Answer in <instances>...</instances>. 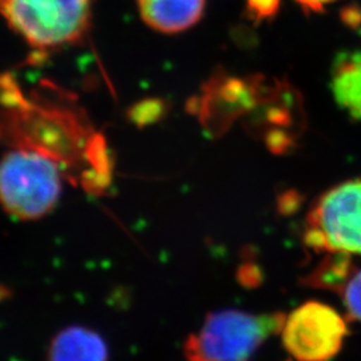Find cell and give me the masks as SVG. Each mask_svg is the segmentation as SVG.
Returning a JSON list of instances; mask_svg holds the SVG:
<instances>
[{
  "label": "cell",
  "instance_id": "cell-8",
  "mask_svg": "<svg viewBox=\"0 0 361 361\" xmlns=\"http://www.w3.org/2000/svg\"><path fill=\"white\" fill-rule=\"evenodd\" d=\"M331 87L338 107L353 121L361 122V51L337 55L332 66Z\"/></svg>",
  "mask_w": 361,
  "mask_h": 361
},
{
  "label": "cell",
  "instance_id": "cell-11",
  "mask_svg": "<svg viewBox=\"0 0 361 361\" xmlns=\"http://www.w3.org/2000/svg\"><path fill=\"white\" fill-rule=\"evenodd\" d=\"M246 13L256 22L268 20L279 13L281 0H245Z\"/></svg>",
  "mask_w": 361,
  "mask_h": 361
},
{
  "label": "cell",
  "instance_id": "cell-12",
  "mask_svg": "<svg viewBox=\"0 0 361 361\" xmlns=\"http://www.w3.org/2000/svg\"><path fill=\"white\" fill-rule=\"evenodd\" d=\"M335 1L336 0H296L297 4L305 13H324L325 7Z\"/></svg>",
  "mask_w": 361,
  "mask_h": 361
},
{
  "label": "cell",
  "instance_id": "cell-4",
  "mask_svg": "<svg viewBox=\"0 0 361 361\" xmlns=\"http://www.w3.org/2000/svg\"><path fill=\"white\" fill-rule=\"evenodd\" d=\"M304 240L317 253L361 256V178L338 183L316 200Z\"/></svg>",
  "mask_w": 361,
  "mask_h": 361
},
{
  "label": "cell",
  "instance_id": "cell-9",
  "mask_svg": "<svg viewBox=\"0 0 361 361\" xmlns=\"http://www.w3.org/2000/svg\"><path fill=\"white\" fill-rule=\"evenodd\" d=\"M326 256L304 277V284L316 289L340 293L355 271L352 256L345 253H325Z\"/></svg>",
  "mask_w": 361,
  "mask_h": 361
},
{
  "label": "cell",
  "instance_id": "cell-7",
  "mask_svg": "<svg viewBox=\"0 0 361 361\" xmlns=\"http://www.w3.org/2000/svg\"><path fill=\"white\" fill-rule=\"evenodd\" d=\"M104 337L83 325H70L52 337L47 361H109Z\"/></svg>",
  "mask_w": 361,
  "mask_h": 361
},
{
  "label": "cell",
  "instance_id": "cell-6",
  "mask_svg": "<svg viewBox=\"0 0 361 361\" xmlns=\"http://www.w3.org/2000/svg\"><path fill=\"white\" fill-rule=\"evenodd\" d=\"M207 0H137L143 22L158 32L178 34L195 26Z\"/></svg>",
  "mask_w": 361,
  "mask_h": 361
},
{
  "label": "cell",
  "instance_id": "cell-3",
  "mask_svg": "<svg viewBox=\"0 0 361 361\" xmlns=\"http://www.w3.org/2000/svg\"><path fill=\"white\" fill-rule=\"evenodd\" d=\"M95 0H0V16L28 46L56 50L89 32Z\"/></svg>",
  "mask_w": 361,
  "mask_h": 361
},
{
  "label": "cell",
  "instance_id": "cell-1",
  "mask_svg": "<svg viewBox=\"0 0 361 361\" xmlns=\"http://www.w3.org/2000/svg\"><path fill=\"white\" fill-rule=\"evenodd\" d=\"M285 313L222 310L209 313L186 337V361H252L271 336L281 332Z\"/></svg>",
  "mask_w": 361,
  "mask_h": 361
},
{
  "label": "cell",
  "instance_id": "cell-2",
  "mask_svg": "<svg viewBox=\"0 0 361 361\" xmlns=\"http://www.w3.org/2000/svg\"><path fill=\"white\" fill-rule=\"evenodd\" d=\"M62 168L47 153L15 149L0 158V205L13 219L47 216L62 193Z\"/></svg>",
  "mask_w": 361,
  "mask_h": 361
},
{
  "label": "cell",
  "instance_id": "cell-5",
  "mask_svg": "<svg viewBox=\"0 0 361 361\" xmlns=\"http://www.w3.org/2000/svg\"><path fill=\"white\" fill-rule=\"evenodd\" d=\"M348 335L347 319L320 301L297 307L281 328L284 348L297 361L335 359Z\"/></svg>",
  "mask_w": 361,
  "mask_h": 361
},
{
  "label": "cell",
  "instance_id": "cell-10",
  "mask_svg": "<svg viewBox=\"0 0 361 361\" xmlns=\"http://www.w3.org/2000/svg\"><path fill=\"white\" fill-rule=\"evenodd\" d=\"M347 319L361 324V269H355L340 292Z\"/></svg>",
  "mask_w": 361,
  "mask_h": 361
}]
</instances>
